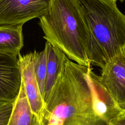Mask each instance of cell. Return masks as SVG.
<instances>
[{
    "mask_svg": "<svg viewBox=\"0 0 125 125\" xmlns=\"http://www.w3.org/2000/svg\"><path fill=\"white\" fill-rule=\"evenodd\" d=\"M25 94L33 113L41 125L45 107L34 70V52L18 56Z\"/></svg>",
    "mask_w": 125,
    "mask_h": 125,
    "instance_id": "6",
    "label": "cell"
},
{
    "mask_svg": "<svg viewBox=\"0 0 125 125\" xmlns=\"http://www.w3.org/2000/svg\"><path fill=\"white\" fill-rule=\"evenodd\" d=\"M89 77L92 85L95 110L100 119L107 125L109 121L122 110L101 83L99 76L89 68Z\"/></svg>",
    "mask_w": 125,
    "mask_h": 125,
    "instance_id": "8",
    "label": "cell"
},
{
    "mask_svg": "<svg viewBox=\"0 0 125 125\" xmlns=\"http://www.w3.org/2000/svg\"><path fill=\"white\" fill-rule=\"evenodd\" d=\"M107 125H125V110H123L112 118Z\"/></svg>",
    "mask_w": 125,
    "mask_h": 125,
    "instance_id": "13",
    "label": "cell"
},
{
    "mask_svg": "<svg viewBox=\"0 0 125 125\" xmlns=\"http://www.w3.org/2000/svg\"><path fill=\"white\" fill-rule=\"evenodd\" d=\"M68 58L45 103L41 125H107L94 108L89 68Z\"/></svg>",
    "mask_w": 125,
    "mask_h": 125,
    "instance_id": "1",
    "label": "cell"
},
{
    "mask_svg": "<svg viewBox=\"0 0 125 125\" xmlns=\"http://www.w3.org/2000/svg\"><path fill=\"white\" fill-rule=\"evenodd\" d=\"M21 82L18 56L0 53V100L14 102L19 94Z\"/></svg>",
    "mask_w": 125,
    "mask_h": 125,
    "instance_id": "7",
    "label": "cell"
},
{
    "mask_svg": "<svg viewBox=\"0 0 125 125\" xmlns=\"http://www.w3.org/2000/svg\"><path fill=\"white\" fill-rule=\"evenodd\" d=\"M39 20L47 42L77 63L91 65L87 31L77 0H51Z\"/></svg>",
    "mask_w": 125,
    "mask_h": 125,
    "instance_id": "3",
    "label": "cell"
},
{
    "mask_svg": "<svg viewBox=\"0 0 125 125\" xmlns=\"http://www.w3.org/2000/svg\"><path fill=\"white\" fill-rule=\"evenodd\" d=\"M119 0V1H120L121 2H123V1H125V0Z\"/></svg>",
    "mask_w": 125,
    "mask_h": 125,
    "instance_id": "15",
    "label": "cell"
},
{
    "mask_svg": "<svg viewBox=\"0 0 125 125\" xmlns=\"http://www.w3.org/2000/svg\"><path fill=\"white\" fill-rule=\"evenodd\" d=\"M51 0H0V25H23L40 18Z\"/></svg>",
    "mask_w": 125,
    "mask_h": 125,
    "instance_id": "4",
    "label": "cell"
},
{
    "mask_svg": "<svg viewBox=\"0 0 125 125\" xmlns=\"http://www.w3.org/2000/svg\"><path fill=\"white\" fill-rule=\"evenodd\" d=\"M44 49L47 59L46 77L43 97L45 104L59 80L64 64L68 58L62 51L47 41Z\"/></svg>",
    "mask_w": 125,
    "mask_h": 125,
    "instance_id": "9",
    "label": "cell"
},
{
    "mask_svg": "<svg viewBox=\"0 0 125 125\" xmlns=\"http://www.w3.org/2000/svg\"><path fill=\"white\" fill-rule=\"evenodd\" d=\"M34 54L35 75L41 94L43 99L47 70L46 50L44 48L40 52H37L35 50Z\"/></svg>",
    "mask_w": 125,
    "mask_h": 125,
    "instance_id": "12",
    "label": "cell"
},
{
    "mask_svg": "<svg viewBox=\"0 0 125 125\" xmlns=\"http://www.w3.org/2000/svg\"><path fill=\"white\" fill-rule=\"evenodd\" d=\"M8 102H7V101H2V100H0V107L3 105L4 104H5L8 103Z\"/></svg>",
    "mask_w": 125,
    "mask_h": 125,
    "instance_id": "14",
    "label": "cell"
},
{
    "mask_svg": "<svg viewBox=\"0 0 125 125\" xmlns=\"http://www.w3.org/2000/svg\"><path fill=\"white\" fill-rule=\"evenodd\" d=\"M101 68V83L119 107L125 110V48Z\"/></svg>",
    "mask_w": 125,
    "mask_h": 125,
    "instance_id": "5",
    "label": "cell"
},
{
    "mask_svg": "<svg viewBox=\"0 0 125 125\" xmlns=\"http://www.w3.org/2000/svg\"><path fill=\"white\" fill-rule=\"evenodd\" d=\"M88 35L91 65L102 68L125 48V15L117 0H77Z\"/></svg>",
    "mask_w": 125,
    "mask_h": 125,
    "instance_id": "2",
    "label": "cell"
},
{
    "mask_svg": "<svg viewBox=\"0 0 125 125\" xmlns=\"http://www.w3.org/2000/svg\"><path fill=\"white\" fill-rule=\"evenodd\" d=\"M7 125H41L31 108L22 78L20 91L13 102L12 110Z\"/></svg>",
    "mask_w": 125,
    "mask_h": 125,
    "instance_id": "10",
    "label": "cell"
},
{
    "mask_svg": "<svg viewBox=\"0 0 125 125\" xmlns=\"http://www.w3.org/2000/svg\"><path fill=\"white\" fill-rule=\"evenodd\" d=\"M23 25H0V53L18 56L23 46Z\"/></svg>",
    "mask_w": 125,
    "mask_h": 125,
    "instance_id": "11",
    "label": "cell"
}]
</instances>
